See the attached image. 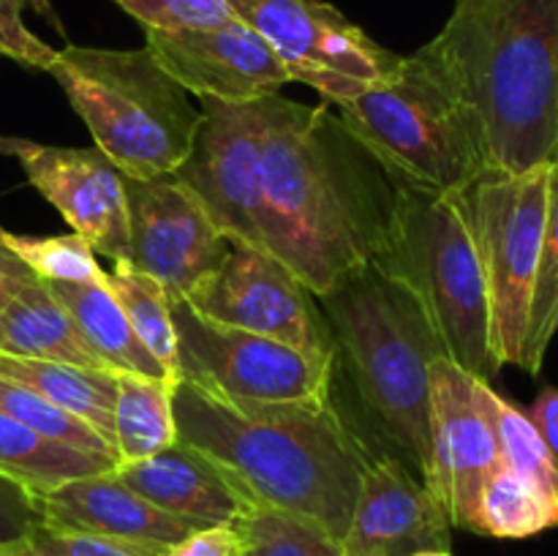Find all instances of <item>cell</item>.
Instances as JSON below:
<instances>
[{"label": "cell", "instance_id": "1", "mask_svg": "<svg viewBox=\"0 0 558 556\" xmlns=\"http://www.w3.org/2000/svg\"><path fill=\"white\" fill-rule=\"evenodd\" d=\"M270 210V251L316 298L379 254L396 183L330 104L278 93L254 101Z\"/></svg>", "mask_w": 558, "mask_h": 556}, {"label": "cell", "instance_id": "2", "mask_svg": "<svg viewBox=\"0 0 558 556\" xmlns=\"http://www.w3.org/2000/svg\"><path fill=\"white\" fill-rule=\"evenodd\" d=\"M178 439L205 452L245 501L278 507L343 540L371 452L330 396L240 401L174 382Z\"/></svg>", "mask_w": 558, "mask_h": 556}, {"label": "cell", "instance_id": "3", "mask_svg": "<svg viewBox=\"0 0 558 556\" xmlns=\"http://www.w3.org/2000/svg\"><path fill=\"white\" fill-rule=\"evenodd\" d=\"M423 49L477 114L494 169L558 156V0H456Z\"/></svg>", "mask_w": 558, "mask_h": 556}, {"label": "cell", "instance_id": "4", "mask_svg": "<svg viewBox=\"0 0 558 556\" xmlns=\"http://www.w3.org/2000/svg\"><path fill=\"white\" fill-rule=\"evenodd\" d=\"M316 300L374 423L428 483L430 365L445 349L425 311L374 262L347 273Z\"/></svg>", "mask_w": 558, "mask_h": 556}, {"label": "cell", "instance_id": "5", "mask_svg": "<svg viewBox=\"0 0 558 556\" xmlns=\"http://www.w3.org/2000/svg\"><path fill=\"white\" fill-rule=\"evenodd\" d=\"M343 129L379 161L392 183L461 194L494 172L488 140L445 71L417 49L390 74L332 101Z\"/></svg>", "mask_w": 558, "mask_h": 556}, {"label": "cell", "instance_id": "6", "mask_svg": "<svg viewBox=\"0 0 558 556\" xmlns=\"http://www.w3.org/2000/svg\"><path fill=\"white\" fill-rule=\"evenodd\" d=\"M374 265L414 294L447 358L477 379L499 374L483 262L461 194L396 183L390 227Z\"/></svg>", "mask_w": 558, "mask_h": 556}, {"label": "cell", "instance_id": "7", "mask_svg": "<svg viewBox=\"0 0 558 556\" xmlns=\"http://www.w3.org/2000/svg\"><path fill=\"white\" fill-rule=\"evenodd\" d=\"M49 74L125 178L172 174L191 153L202 109L147 47H65Z\"/></svg>", "mask_w": 558, "mask_h": 556}, {"label": "cell", "instance_id": "8", "mask_svg": "<svg viewBox=\"0 0 558 556\" xmlns=\"http://www.w3.org/2000/svg\"><path fill=\"white\" fill-rule=\"evenodd\" d=\"M548 178L550 164L526 172L494 169L463 191L488 287L490 343L499 368L521 363L548 213Z\"/></svg>", "mask_w": 558, "mask_h": 556}, {"label": "cell", "instance_id": "9", "mask_svg": "<svg viewBox=\"0 0 558 556\" xmlns=\"http://www.w3.org/2000/svg\"><path fill=\"white\" fill-rule=\"evenodd\" d=\"M172 319L178 330L180 379L240 401L330 396L338 354L303 352L276 338L218 325L196 314L185 300H174Z\"/></svg>", "mask_w": 558, "mask_h": 556}, {"label": "cell", "instance_id": "10", "mask_svg": "<svg viewBox=\"0 0 558 556\" xmlns=\"http://www.w3.org/2000/svg\"><path fill=\"white\" fill-rule=\"evenodd\" d=\"M178 183L232 245L270 251V210L256 104L202 101V120Z\"/></svg>", "mask_w": 558, "mask_h": 556}, {"label": "cell", "instance_id": "11", "mask_svg": "<svg viewBox=\"0 0 558 556\" xmlns=\"http://www.w3.org/2000/svg\"><path fill=\"white\" fill-rule=\"evenodd\" d=\"M240 22L283 60L292 82L314 87L327 104L363 90L396 69L401 55L379 47L325 0H227Z\"/></svg>", "mask_w": 558, "mask_h": 556}, {"label": "cell", "instance_id": "12", "mask_svg": "<svg viewBox=\"0 0 558 556\" xmlns=\"http://www.w3.org/2000/svg\"><path fill=\"white\" fill-rule=\"evenodd\" d=\"M185 303L205 319L314 354H338L316 294L272 254L232 245L221 265L202 278Z\"/></svg>", "mask_w": 558, "mask_h": 556}, {"label": "cell", "instance_id": "13", "mask_svg": "<svg viewBox=\"0 0 558 556\" xmlns=\"http://www.w3.org/2000/svg\"><path fill=\"white\" fill-rule=\"evenodd\" d=\"M123 185L129 202V265L156 278L172 303L185 300L202 278L221 265L232 243L174 174L145 180L123 174Z\"/></svg>", "mask_w": 558, "mask_h": 556}, {"label": "cell", "instance_id": "14", "mask_svg": "<svg viewBox=\"0 0 558 556\" xmlns=\"http://www.w3.org/2000/svg\"><path fill=\"white\" fill-rule=\"evenodd\" d=\"M0 153H9L25 169L33 189L58 207L74 234L112 265L129 262V202L123 172L98 147H54L31 140L0 136Z\"/></svg>", "mask_w": 558, "mask_h": 556}, {"label": "cell", "instance_id": "15", "mask_svg": "<svg viewBox=\"0 0 558 556\" xmlns=\"http://www.w3.org/2000/svg\"><path fill=\"white\" fill-rule=\"evenodd\" d=\"M430 445L434 463L425 485L452 527L477 532L480 496L499 467V447L474 398V376L445 354L430 365Z\"/></svg>", "mask_w": 558, "mask_h": 556}, {"label": "cell", "instance_id": "16", "mask_svg": "<svg viewBox=\"0 0 558 556\" xmlns=\"http://www.w3.org/2000/svg\"><path fill=\"white\" fill-rule=\"evenodd\" d=\"M145 47L202 101L251 104L292 82L270 44L240 20L205 31H145Z\"/></svg>", "mask_w": 558, "mask_h": 556}, {"label": "cell", "instance_id": "17", "mask_svg": "<svg viewBox=\"0 0 558 556\" xmlns=\"http://www.w3.org/2000/svg\"><path fill=\"white\" fill-rule=\"evenodd\" d=\"M450 529L445 507L403 458L371 456L341 545L347 556H414L450 551Z\"/></svg>", "mask_w": 558, "mask_h": 556}, {"label": "cell", "instance_id": "18", "mask_svg": "<svg viewBox=\"0 0 558 556\" xmlns=\"http://www.w3.org/2000/svg\"><path fill=\"white\" fill-rule=\"evenodd\" d=\"M36 505L41 521L54 527L82 529L156 548H169L196 532L194 523L158 510L114 472L71 480L36 496Z\"/></svg>", "mask_w": 558, "mask_h": 556}, {"label": "cell", "instance_id": "19", "mask_svg": "<svg viewBox=\"0 0 558 556\" xmlns=\"http://www.w3.org/2000/svg\"><path fill=\"white\" fill-rule=\"evenodd\" d=\"M114 474L158 510L172 512L196 529L227 527L248 507L227 474L183 439H174L145 461L118 463Z\"/></svg>", "mask_w": 558, "mask_h": 556}, {"label": "cell", "instance_id": "20", "mask_svg": "<svg viewBox=\"0 0 558 556\" xmlns=\"http://www.w3.org/2000/svg\"><path fill=\"white\" fill-rule=\"evenodd\" d=\"M0 354L52 360L82 368H107L80 336L69 311L36 276L25 278L14 298L0 311Z\"/></svg>", "mask_w": 558, "mask_h": 556}, {"label": "cell", "instance_id": "21", "mask_svg": "<svg viewBox=\"0 0 558 556\" xmlns=\"http://www.w3.org/2000/svg\"><path fill=\"white\" fill-rule=\"evenodd\" d=\"M49 294L69 311L71 322L85 338L90 352L114 374H142L156 376V379H172L161 368L156 358L145 349V343L136 338L125 319L123 309L118 305L114 294L101 281L82 283H60L44 281Z\"/></svg>", "mask_w": 558, "mask_h": 556}, {"label": "cell", "instance_id": "22", "mask_svg": "<svg viewBox=\"0 0 558 556\" xmlns=\"http://www.w3.org/2000/svg\"><path fill=\"white\" fill-rule=\"evenodd\" d=\"M0 379L20 382L63 407L65 412L76 414L114 450V398H118L114 371L0 354Z\"/></svg>", "mask_w": 558, "mask_h": 556}, {"label": "cell", "instance_id": "23", "mask_svg": "<svg viewBox=\"0 0 558 556\" xmlns=\"http://www.w3.org/2000/svg\"><path fill=\"white\" fill-rule=\"evenodd\" d=\"M114 469L118 458L49 439L0 412V474L25 485L31 494L41 496L76 478L114 472Z\"/></svg>", "mask_w": 558, "mask_h": 556}, {"label": "cell", "instance_id": "24", "mask_svg": "<svg viewBox=\"0 0 558 556\" xmlns=\"http://www.w3.org/2000/svg\"><path fill=\"white\" fill-rule=\"evenodd\" d=\"M174 382L142 374H118L114 452L118 463L145 461L178 439Z\"/></svg>", "mask_w": 558, "mask_h": 556}, {"label": "cell", "instance_id": "25", "mask_svg": "<svg viewBox=\"0 0 558 556\" xmlns=\"http://www.w3.org/2000/svg\"><path fill=\"white\" fill-rule=\"evenodd\" d=\"M474 398H477L490 428H494L501 467L512 469L523 480H529L558 510V463L550 456L539 431L529 420V414L505 401L490 387V382L477 379V376H474Z\"/></svg>", "mask_w": 558, "mask_h": 556}, {"label": "cell", "instance_id": "26", "mask_svg": "<svg viewBox=\"0 0 558 556\" xmlns=\"http://www.w3.org/2000/svg\"><path fill=\"white\" fill-rule=\"evenodd\" d=\"M104 283L123 309L131 330L136 333L147 352L161 363L172 379H180L178 330L172 319V300L161 283L147 273L136 270L129 262H118L112 270L104 273Z\"/></svg>", "mask_w": 558, "mask_h": 556}, {"label": "cell", "instance_id": "27", "mask_svg": "<svg viewBox=\"0 0 558 556\" xmlns=\"http://www.w3.org/2000/svg\"><path fill=\"white\" fill-rule=\"evenodd\" d=\"M554 527H558V510L543 491L499 463L480 496L477 534L523 540Z\"/></svg>", "mask_w": 558, "mask_h": 556}, {"label": "cell", "instance_id": "28", "mask_svg": "<svg viewBox=\"0 0 558 556\" xmlns=\"http://www.w3.org/2000/svg\"><path fill=\"white\" fill-rule=\"evenodd\" d=\"M558 330V156L550 161L548 213H545L543 245H539L537 273H534L532 300H529L526 336L521 349V368L539 374L550 341Z\"/></svg>", "mask_w": 558, "mask_h": 556}, {"label": "cell", "instance_id": "29", "mask_svg": "<svg viewBox=\"0 0 558 556\" xmlns=\"http://www.w3.org/2000/svg\"><path fill=\"white\" fill-rule=\"evenodd\" d=\"M232 527L240 534V556H347L327 529L278 507L248 501Z\"/></svg>", "mask_w": 558, "mask_h": 556}, {"label": "cell", "instance_id": "30", "mask_svg": "<svg viewBox=\"0 0 558 556\" xmlns=\"http://www.w3.org/2000/svg\"><path fill=\"white\" fill-rule=\"evenodd\" d=\"M0 412L20 420L22 425L49 436V439L65 442V445L80 447V450L87 452H98V456L118 458L112 447H109L85 420L65 412L63 407L52 403L49 398L38 396L36 390L20 385V382L0 379Z\"/></svg>", "mask_w": 558, "mask_h": 556}, {"label": "cell", "instance_id": "31", "mask_svg": "<svg viewBox=\"0 0 558 556\" xmlns=\"http://www.w3.org/2000/svg\"><path fill=\"white\" fill-rule=\"evenodd\" d=\"M5 249L20 256L22 265L41 281L82 283L104 278V270L96 262V251L80 234L27 238V234L5 232Z\"/></svg>", "mask_w": 558, "mask_h": 556}, {"label": "cell", "instance_id": "32", "mask_svg": "<svg viewBox=\"0 0 558 556\" xmlns=\"http://www.w3.org/2000/svg\"><path fill=\"white\" fill-rule=\"evenodd\" d=\"M167 548L82 532V529L54 527L38 521L20 537L0 543V556H161Z\"/></svg>", "mask_w": 558, "mask_h": 556}, {"label": "cell", "instance_id": "33", "mask_svg": "<svg viewBox=\"0 0 558 556\" xmlns=\"http://www.w3.org/2000/svg\"><path fill=\"white\" fill-rule=\"evenodd\" d=\"M145 31H205L238 20L227 0H114Z\"/></svg>", "mask_w": 558, "mask_h": 556}, {"label": "cell", "instance_id": "34", "mask_svg": "<svg viewBox=\"0 0 558 556\" xmlns=\"http://www.w3.org/2000/svg\"><path fill=\"white\" fill-rule=\"evenodd\" d=\"M22 9H25V0H0V55L27 65V69L49 71L58 49L27 31Z\"/></svg>", "mask_w": 558, "mask_h": 556}, {"label": "cell", "instance_id": "35", "mask_svg": "<svg viewBox=\"0 0 558 556\" xmlns=\"http://www.w3.org/2000/svg\"><path fill=\"white\" fill-rule=\"evenodd\" d=\"M38 521L41 516H38L36 494L0 474V543L20 537Z\"/></svg>", "mask_w": 558, "mask_h": 556}, {"label": "cell", "instance_id": "36", "mask_svg": "<svg viewBox=\"0 0 558 556\" xmlns=\"http://www.w3.org/2000/svg\"><path fill=\"white\" fill-rule=\"evenodd\" d=\"M161 556H240V534L232 523L196 529L180 543L169 545Z\"/></svg>", "mask_w": 558, "mask_h": 556}, {"label": "cell", "instance_id": "37", "mask_svg": "<svg viewBox=\"0 0 558 556\" xmlns=\"http://www.w3.org/2000/svg\"><path fill=\"white\" fill-rule=\"evenodd\" d=\"M529 420L534 423V428L539 431L543 442L548 445L550 456L558 463V390L556 387H545L537 396V401L529 409Z\"/></svg>", "mask_w": 558, "mask_h": 556}, {"label": "cell", "instance_id": "38", "mask_svg": "<svg viewBox=\"0 0 558 556\" xmlns=\"http://www.w3.org/2000/svg\"><path fill=\"white\" fill-rule=\"evenodd\" d=\"M0 270L11 273V276H16V278H31L33 276V273L27 270L25 265H22L20 256L11 254V251L5 249V245H0Z\"/></svg>", "mask_w": 558, "mask_h": 556}, {"label": "cell", "instance_id": "39", "mask_svg": "<svg viewBox=\"0 0 558 556\" xmlns=\"http://www.w3.org/2000/svg\"><path fill=\"white\" fill-rule=\"evenodd\" d=\"M22 281H25V278H16V276H11V273L0 270V311H3L5 303L14 298V292L20 289Z\"/></svg>", "mask_w": 558, "mask_h": 556}, {"label": "cell", "instance_id": "40", "mask_svg": "<svg viewBox=\"0 0 558 556\" xmlns=\"http://www.w3.org/2000/svg\"><path fill=\"white\" fill-rule=\"evenodd\" d=\"M414 556H452V551H420Z\"/></svg>", "mask_w": 558, "mask_h": 556}, {"label": "cell", "instance_id": "41", "mask_svg": "<svg viewBox=\"0 0 558 556\" xmlns=\"http://www.w3.org/2000/svg\"><path fill=\"white\" fill-rule=\"evenodd\" d=\"M0 245H5V229L0 227Z\"/></svg>", "mask_w": 558, "mask_h": 556}]
</instances>
